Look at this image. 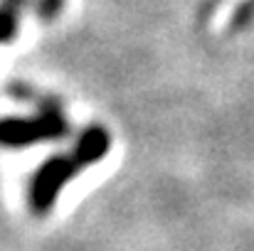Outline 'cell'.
Segmentation results:
<instances>
[{"label":"cell","instance_id":"obj_1","mask_svg":"<svg viewBox=\"0 0 254 251\" xmlns=\"http://www.w3.org/2000/svg\"><path fill=\"white\" fill-rule=\"evenodd\" d=\"M67 133L64 121L60 113L47 111L35 118H5L0 121V146L7 148H25L37 141H52Z\"/></svg>","mask_w":254,"mask_h":251},{"label":"cell","instance_id":"obj_2","mask_svg":"<svg viewBox=\"0 0 254 251\" xmlns=\"http://www.w3.org/2000/svg\"><path fill=\"white\" fill-rule=\"evenodd\" d=\"M77 158H50L45 165L40 167L32 177V187H30V204L37 214H45L52 209L60 190L67 185V180H72L79 170Z\"/></svg>","mask_w":254,"mask_h":251},{"label":"cell","instance_id":"obj_3","mask_svg":"<svg viewBox=\"0 0 254 251\" xmlns=\"http://www.w3.org/2000/svg\"><path fill=\"white\" fill-rule=\"evenodd\" d=\"M106 151H109V133L104 128H89L79 138L74 158L79 160V165L84 167L89 163H94V160H99V158H104Z\"/></svg>","mask_w":254,"mask_h":251},{"label":"cell","instance_id":"obj_4","mask_svg":"<svg viewBox=\"0 0 254 251\" xmlns=\"http://www.w3.org/2000/svg\"><path fill=\"white\" fill-rule=\"evenodd\" d=\"M15 32H17V20H15L12 10H7V7L0 10V42L12 40Z\"/></svg>","mask_w":254,"mask_h":251},{"label":"cell","instance_id":"obj_5","mask_svg":"<svg viewBox=\"0 0 254 251\" xmlns=\"http://www.w3.org/2000/svg\"><path fill=\"white\" fill-rule=\"evenodd\" d=\"M62 7V0H40V15L42 17H55Z\"/></svg>","mask_w":254,"mask_h":251},{"label":"cell","instance_id":"obj_6","mask_svg":"<svg viewBox=\"0 0 254 251\" xmlns=\"http://www.w3.org/2000/svg\"><path fill=\"white\" fill-rule=\"evenodd\" d=\"M252 12H254V0H247V5H245V7H242V10L237 12L235 22H245V20H247V17L252 15Z\"/></svg>","mask_w":254,"mask_h":251},{"label":"cell","instance_id":"obj_7","mask_svg":"<svg viewBox=\"0 0 254 251\" xmlns=\"http://www.w3.org/2000/svg\"><path fill=\"white\" fill-rule=\"evenodd\" d=\"M17 2H22V0H7V7H12V5H17Z\"/></svg>","mask_w":254,"mask_h":251}]
</instances>
